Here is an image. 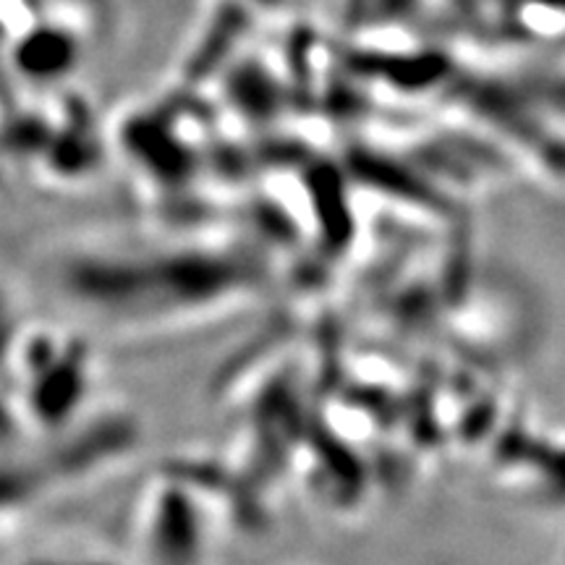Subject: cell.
Masks as SVG:
<instances>
[{"mask_svg":"<svg viewBox=\"0 0 565 565\" xmlns=\"http://www.w3.org/2000/svg\"><path fill=\"white\" fill-rule=\"evenodd\" d=\"M9 303L3 299V291H0V445L6 443L11 429V412H9V398H6V391L11 385L13 364H17V341H13V328L9 317Z\"/></svg>","mask_w":565,"mask_h":565,"instance_id":"6da1fadb","label":"cell"}]
</instances>
